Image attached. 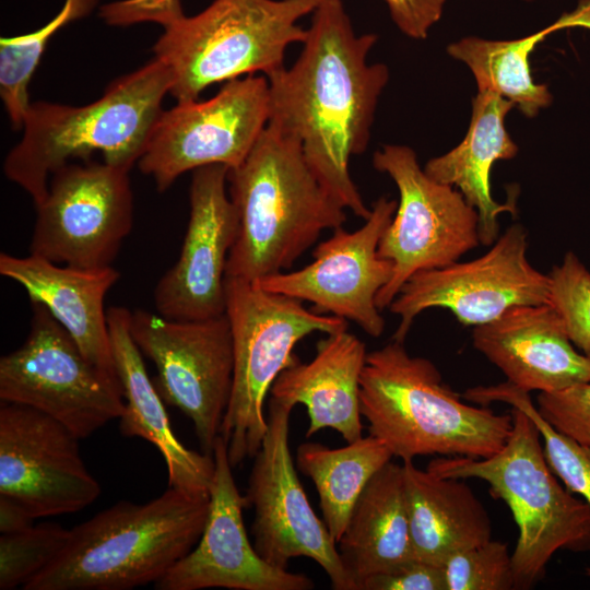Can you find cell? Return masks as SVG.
Segmentation results:
<instances>
[{
    "instance_id": "cell-21",
    "label": "cell",
    "mask_w": 590,
    "mask_h": 590,
    "mask_svg": "<svg viewBox=\"0 0 590 590\" xmlns=\"http://www.w3.org/2000/svg\"><path fill=\"white\" fill-rule=\"evenodd\" d=\"M0 273L19 283L31 303L43 304L88 361L118 378L104 309L106 294L120 278L115 268L82 269L1 252Z\"/></svg>"
},
{
    "instance_id": "cell-19",
    "label": "cell",
    "mask_w": 590,
    "mask_h": 590,
    "mask_svg": "<svg viewBox=\"0 0 590 590\" xmlns=\"http://www.w3.org/2000/svg\"><path fill=\"white\" fill-rule=\"evenodd\" d=\"M214 473L203 531L188 554L161 578L157 590H309L314 582L266 562L250 543L243 519L246 506L235 483L227 446L221 435L214 448Z\"/></svg>"
},
{
    "instance_id": "cell-20",
    "label": "cell",
    "mask_w": 590,
    "mask_h": 590,
    "mask_svg": "<svg viewBox=\"0 0 590 590\" xmlns=\"http://www.w3.org/2000/svg\"><path fill=\"white\" fill-rule=\"evenodd\" d=\"M472 342L523 391L556 392L590 381V358L576 350L550 303L514 307L474 327Z\"/></svg>"
},
{
    "instance_id": "cell-23",
    "label": "cell",
    "mask_w": 590,
    "mask_h": 590,
    "mask_svg": "<svg viewBox=\"0 0 590 590\" xmlns=\"http://www.w3.org/2000/svg\"><path fill=\"white\" fill-rule=\"evenodd\" d=\"M366 356L365 343L347 329L329 333L318 341L312 361L297 359L281 371L271 398L306 406V437L332 428L353 442L363 437L359 389Z\"/></svg>"
},
{
    "instance_id": "cell-36",
    "label": "cell",
    "mask_w": 590,
    "mask_h": 590,
    "mask_svg": "<svg viewBox=\"0 0 590 590\" xmlns=\"http://www.w3.org/2000/svg\"><path fill=\"white\" fill-rule=\"evenodd\" d=\"M184 15L180 0H119L99 10V16L113 26L154 22L167 27Z\"/></svg>"
},
{
    "instance_id": "cell-38",
    "label": "cell",
    "mask_w": 590,
    "mask_h": 590,
    "mask_svg": "<svg viewBox=\"0 0 590 590\" xmlns=\"http://www.w3.org/2000/svg\"><path fill=\"white\" fill-rule=\"evenodd\" d=\"M34 517L15 499L0 494V533H13L33 526Z\"/></svg>"
},
{
    "instance_id": "cell-15",
    "label": "cell",
    "mask_w": 590,
    "mask_h": 590,
    "mask_svg": "<svg viewBox=\"0 0 590 590\" xmlns=\"http://www.w3.org/2000/svg\"><path fill=\"white\" fill-rule=\"evenodd\" d=\"M293 405L269 401L267 433L248 480L246 506L253 507V546L269 564L288 568L292 558L315 560L335 590H355L340 558L335 541L311 508L288 445Z\"/></svg>"
},
{
    "instance_id": "cell-28",
    "label": "cell",
    "mask_w": 590,
    "mask_h": 590,
    "mask_svg": "<svg viewBox=\"0 0 590 590\" xmlns=\"http://www.w3.org/2000/svg\"><path fill=\"white\" fill-rule=\"evenodd\" d=\"M392 457L385 442L371 435L338 449L318 442L297 448V467L312 480L323 521L335 543L364 488Z\"/></svg>"
},
{
    "instance_id": "cell-2",
    "label": "cell",
    "mask_w": 590,
    "mask_h": 590,
    "mask_svg": "<svg viewBox=\"0 0 590 590\" xmlns=\"http://www.w3.org/2000/svg\"><path fill=\"white\" fill-rule=\"evenodd\" d=\"M238 231L226 278L256 281L288 271L345 208L310 168L300 142L268 123L245 161L227 175Z\"/></svg>"
},
{
    "instance_id": "cell-14",
    "label": "cell",
    "mask_w": 590,
    "mask_h": 590,
    "mask_svg": "<svg viewBox=\"0 0 590 590\" xmlns=\"http://www.w3.org/2000/svg\"><path fill=\"white\" fill-rule=\"evenodd\" d=\"M527 250L528 233L515 223L483 256L417 272L388 307L400 317L392 340L404 342L414 319L429 308H445L461 324L477 327L514 307L550 303V276L529 262Z\"/></svg>"
},
{
    "instance_id": "cell-12",
    "label": "cell",
    "mask_w": 590,
    "mask_h": 590,
    "mask_svg": "<svg viewBox=\"0 0 590 590\" xmlns=\"http://www.w3.org/2000/svg\"><path fill=\"white\" fill-rule=\"evenodd\" d=\"M270 116L269 81L247 75L224 83L213 97L177 103L158 116L138 164L160 192L189 170L248 156Z\"/></svg>"
},
{
    "instance_id": "cell-40",
    "label": "cell",
    "mask_w": 590,
    "mask_h": 590,
    "mask_svg": "<svg viewBox=\"0 0 590 590\" xmlns=\"http://www.w3.org/2000/svg\"><path fill=\"white\" fill-rule=\"evenodd\" d=\"M524 1H529V2H530V1H533V0H524Z\"/></svg>"
},
{
    "instance_id": "cell-5",
    "label": "cell",
    "mask_w": 590,
    "mask_h": 590,
    "mask_svg": "<svg viewBox=\"0 0 590 590\" xmlns=\"http://www.w3.org/2000/svg\"><path fill=\"white\" fill-rule=\"evenodd\" d=\"M209 496L169 487L135 504L121 500L70 530L60 554L23 590H129L156 583L197 544Z\"/></svg>"
},
{
    "instance_id": "cell-17",
    "label": "cell",
    "mask_w": 590,
    "mask_h": 590,
    "mask_svg": "<svg viewBox=\"0 0 590 590\" xmlns=\"http://www.w3.org/2000/svg\"><path fill=\"white\" fill-rule=\"evenodd\" d=\"M79 438L63 424L33 408L1 402L0 494L36 519L79 511L99 496Z\"/></svg>"
},
{
    "instance_id": "cell-1",
    "label": "cell",
    "mask_w": 590,
    "mask_h": 590,
    "mask_svg": "<svg viewBox=\"0 0 590 590\" xmlns=\"http://www.w3.org/2000/svg\"><path fill=\"white\" fill-rule=\"evenodd\" d=\"M296 61L269 81V122L296 138L322 186L356 216L369 209L350 174L363 154L379 96L384 63H369L376 34L357 35L342 0H320Z\"/></svg>"
},
{
    "instance_id": "cell-25",
    "label": "cell",
    "mask_w": 590,
    "mask_h": 590,
    "mask_svg": "<svg viewBox=\"0 0 590 590\" xmlns=\"http://www.w3.org/2000/svg\"><path fill=\"white\" fill-rule=\"evenodd\" d=\"M402 464L415 558L442 567L450 555L492 539L489 516L464 480L421 470L413 460Z\"/></svg>"
},
{
    "instance_id": "cell-9",
    "label": "cell",
    "mask_w": 590,
    "mask_h": 590,
    "mask_svg": "<svg viewBox=\"0 0 590 590\" xmlns=\"http://www.w3.org/2000/svg\"><path fill=\"white\" fill-rule=\"evenodd\" d=\"M31 304L26 340L0 358L1 402L38 410L86 438L122 415L119 378L88 361L43 304Z\"/></svg>"
},
{
    "instance_id": "cell-6",
    "label": "cell",
    "mask_w": 590,
    "mask_h": 590,
    "mask_svg": "<svg viewBox=\"0 0 590 590\" xmlns=\"http://www.w3.org/2000/svg\"><path fill=\"white\" fill-rule=\"evenodd\" d=\"M512 429L488 458L440 457L427 470L445 477L480 479L509 507L519 535L511 553L515 588L528 589L559 550L590 551V506L559 484L530 417L511 409Z\"/></svg>"
},
{
    "instance_id": "cell-18",
    "label": "cell",
    "mask_w": 590,
    "mask_h": 590,
    "mask_svg": "<svg viewBox=\"0 0 590 590\" xmlns=\"http://www.w3.org/2000/svg\"><path fill=\"white\" fill-rule=\"evenodd\" d=\"M228 170L213 164L192 172L180 255L153 292L156 311L165 318L199 320L225 314L226 266L238 231L237 211L227 191Z\"/></svg>"
},
{
    "instance_id": "cell-13",
    "label": "cell",
    "mask_w": 590,
    "mask_h": 590,
    "mask_svg": "<svg viewBox=\"0 0 590 590\" xmlns=\"http://www.w3.org/2000/svg\"><path fill=\"white\" fill-rule=\"evenodd\" d=\"M129 172L103 161L55 172L35 205L30 253L82 269L110 267L133 224Z\"/></svg>"
},
{
    "instance_id": "cell-26",
    "label": "cell",
    "mask_w": 590,
    "mask_h": 590,
    "mask_svg": "<svg viewBox=\"0 0 590 590\" xmlns=\"http://www.w3.org/2000/svg\"><path fill=\"white\" fill-rule=\"evenodd\" d=\"M337 546L355 590L366 577L415 558L403 464L389 461L371 477Z\"/></svg>"
},
{
    "instance_id": "cell-33",
    "label": "cell",
    "mask_w": 590,
    "mask_h": 590,
    "mask_svg": "<svg viewBox=\"0 0 590 590\" xmlns=\"http://www.w3.org/2000/svg\"><path fill=\"white\" fill-rule=\"evenodd\" d=\"M447 590H509L515 588L507 544L488 540L450 555L442 565Z\"/></svg>"
},
{
    "instance_id": "cell-35",
    "label": "cell",
    "mask_w": 590,
    "mask_h": 590,
    "mask_svg": "<svg viewBox=\"0 0 590 590\" xmlns=\"http://www.w3.org/2000/svg\"><path fill=\"white\" fill-rule=\"evenodd\" d=\"M359 590H447L442 567L417 558L366 577Z\"/></svg>"
},
{
    "instance_id": "cell-29",
    "label": "cell",
    "mask_w": 590,
    "mask_h": 590,
    "mask_svg": "<svg viewBox=\"0 0 590 590\" xmlns=\"http://www.w3.org/2000/svg\"><path fill=\"white\" fill-rule=\"evenodd\" d=\"M97 0H66L58 14L35 32L0 39V96L12 128H23L31 106L28 85L49 39L61 27L87 15Z\"/></svg>"
},
{
    "instance_id": "cell-31",
    "label": "cell",
    "mask_w": 590,
    "mask_h": 590,
    "mask_svg": "<svg viewBox=\"0 0 590 590\" xmlns=\"http://www.w3.org/2000/svg\"><path fill=\"white\" fill-rule=\"evenodd\" d=\"M70 530L56 522L33 524L0 536V590L24 586L63 550Z\"/></svg>"
},
{
    "instance_id": "cell-7",
    "label": "cell",
    "mask_w": 590,
    "mask_h": 590,
    "mask_svg": "<svg viewBox=\"0 0 590 590\" xmlns=\"http://www.w3.org/2000/svg\"><path fill=\"white\" fill-rule=\"evenodd\" d=\"M319 2L214 0L200 13L164 27L153 52L169 69V94L177 103L196 101L212 84L278 73L285 68L288 46L307 36L299 20L312 14Z\"/></svg>"
},
{
    "instance_id": "cell-4",
    "label": "cell",
    "mask_w": 590,
    "mask_h": 590,
    "mask_svg": "<svg viewBox=\"0 0 590 590\" xmlns=\"http://www.w3.org/2000/svg\"><path fill=\"white\" fill-rule=\"evenodd\" d=\"M392 340L367 353L361 375V414L369 435L402 461L421 456L488 458L512 429V415L464 402L437 367Z\"/></svg>"
},
{
    "instance_id": "cell-3",
    "label": "cell",
    "mask_w": 590,
    "mask_h": 590,
    "mask_svg": "<svg viewBox=\"0 0 590 590\" xmlns=\"http://www.w3.org/2000/svg\"><path fill=\"white\" fill-rule=\"evenodd\" d=\"M169 69L154 58L113 81L101 98L84 106L32 103L21 141L3 163L5 176L39 204L50 177L73 158L130 170L142 156L169 94Z\"/></svg>"
},
{
    "instance_id": "cell-22",
    "label": "cell",
    "mask_w": 590,
    "mask_h": 590,
    "mask_svg": "<svg viewBox=\"0 0 590 590\" xmlns=\"http://www.w3.org/2000/svg\"><path fill=\"white\" fill-rule=\"evenodd\" d=\"M130 314L125 307L107 310L108 329L117 376L125 398L120 433L153 444L164 457L168 486L192 496H209L214 473L213 455L185 447L173 432L169 417L143 355L130 333Z\"/></svg>"
},
{
    "instance_id": "cell-10",
    "label": "cell",
    "mask_w": 590,
    "mask_h": 590,
    "mask_svg": "<svg viewBox=\"0 0 590 590\" xmlns=\"http://www.w3.org/2000/svg\"><path fill=\"white\" fill-rule=\"evenodd\" d=\"M373 166L399 191L396 213L378 246V253L393 266L376 297L382 310L414 274L452 264L481 243L476 210L455 187L432 179L411 148L384 145L375 152Z\"/></svg>"
},
{
    "instance_id": "cell-39",
    "label": "cell",
    "mask_w": 590,
    "mask_h": 590,
    "mask_svg": "<svg viewBox=\"0 0 590 590\" xmlns=\"http://www.w3.org/2000/svg\"><path fill=\"white\" fill-rule=\"evenodd\" d=\"M586 575H587L588 577H590V567H587V568H586Z\"/></svg>"
},
{
    "instance_id": "cell-37",
    "label": "cell",
    "mask_w": 590,
    "mask_h": 590,
    "mask_svg": "<svg viewBox=\"0 0 590 590\" xmlns=\"http://www.w3.org/2000/svg\"><path fill=\"white\" fill-rule=\"evenodd\" d=\"M397 27L413 39H425L442 15L446 0H385Z\"/></svg>"
},
{
    "instance_id": "cell-16",
    "label": "cell",
    "mask_w": 590,
    "mask_h": 590,
    "mask_svg": "<svg viewBox=\"0 0 590 590\" xmlns=\"http://www.w3.org/2000/svg\"><path fill=\"white\" fill-rule=\"evenodd\" d=\"M397 206V200L380 197L358 229L339 227L319 243L308 266L253 282L269 292L309 302L317 312L353 321L368 335L380 337L386 323L376 297L389 282L393 266L378 253V246Z\"/></svg>"
},
{
    "instance_id": "cell-8",
    "label": "cell",
    "mask_w": 590,
    "mask_h": 590,
    "mask_svg": "<svg viewBox=\"0 0 590 590\" xmlns=\"http://www.w3.org/2000/svg\"><path fill=\"white\" fill-rule=\"evenodd\" d=\"M225 291L234 373L220 435L234 468L260 449L267 433L266 397L281 371L298 359L293 354L297 342L312 332L346 330L347 321L248 280L225 276Z\"/></svg>"
},
{
    "instance_id": "cell-32",
    "label": "cell",
    "mask_w": 590,
    "mask_h": 590,
    "mask_svg": "<svg viewBox=\"0 0 590 590\" xmlns=\"http://www.w3.org/2000/svg\"><path fill=\"white\" fill-rule=\"evenodd\" d=\"M548 276L550 304L559 314L573 344L590 358V271L568 251Z\"/></svg>"
},
{
    "instance_id": "cell-30",
    "label": "cell",
    "mask_w": 590,
    "mask_h": 590,
    "mask_svg": "<svg viewBox=\"0 0 590 590\" xmlns=\"http://www.w3.org/2000/svg\"><path fill=\"white\" fill-rule=\"evenodd\" d=\"M463 398L481 405L505 402L524 412L540 432L544 456L553 473L568 491L581 496L590 506V446L555 429L539 413L529 392L507 381L470 388L463 393Z\"/></svg>"
},
{
    "instance_id": "cell-34",
    "label": "cell",
    "mask_w": 590,
    "mask_h": 590,
    "mask_svg": "<svg viewBox=\"0 0 590 590\" xmlns=\"http://www.w3.org/2000/svg\"><path fill=\"white\" fill-rule=\"evenodd\" d=\"M536 408L562 434L590 446V381L556 392H540Z\"/></svg>"
},
{
    "instance_id": "cell-11",
    "label": "cell",
    "mask_w": 590,
    "mask_h": 590,
    "mask_svg": "<svg viewBox=\"0 0 590 590\" xmlns=\"http://www.w3.org/2000/svg\"><path fill=\"white\" fill-rule=\"evenodd\" d=\"M129 327L142 355L156 366L154 385L161 398L191 420L202 451L212 455L233 386L234 347L226 314L174 320L137 309Z\"/></svg>"
},
{
    "instance_id": "cell-24",
    "label": "cell",
    "mask_w": 590,
    "mask_h": 590,
    "mask_svg": "<svg viewBox=\"0 0 590 590\" xmlns=\"http://www.w3.org/2000/svg\"><path fill=\"white\" fill-rule=\"evenodd\" d=\"M514 103L493 91H477L464 139L451 151L429 160L424 170L434 180L455 187L479 215L481 245L492 246L499 237L498 217L516 214V203H498L491 192L495 162L517 155L518 146L505 128Z\"/></svg>"
},
{
    "instance_id": "cell-27",
    "label": "cell",
    "mask_w": 590,
    "mask_h": 590,
    "mask_svg": "<svg viewBox=\"0 0 590 590\" xmlns=\"http://www.w3.org/2000/svg\"><path fill=\"white\" fill-rule=\"evenodd\" d=\"M590 28V0L562 15L555 23L539 32L515 40H489L464 37L447 47L448 54L472 71L479 91H493L508 101L528 118L552 103L545 84H536L531 75L529 57L544 38L562 28Z\"/></svg>"
}]
</instances>
